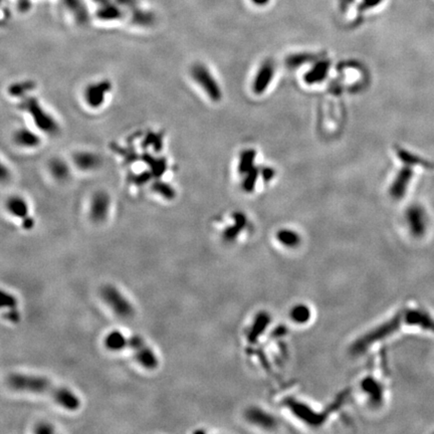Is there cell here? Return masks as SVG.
Here are the masks:
<instances>
[{"mask_svg": "<svg viewBox=\"0 0 434 434\" xmlns=\"http://www.w3.org/2000/svg\"><path fill=\"white\" fill-rule=\"evenodd\" d=\"M7 385L17 391H24L41 394L50 397L60 406L70 410H77L81 406V400L70 389L56 385L49 379L37 375L13 373L7 377Z\"/></svg>", "mask_w": 434, "mask_h": 434, "instance_id": "cell-1", "label": "cell"}, {"mask_svg": "<svg viewBox=\"0 0 434 434\" xmlns=\"http://www.w3.org/2000/svg\"><path fill=\"white\" fill-rule=\"evenodd\" d=\"M104 343L107 349L115 352L130 349L138 363L148 370H154L159 365L155 353L139 335L126 337L119 331H113L107 335Z\"/></svg>", "mask_w": 434, "mask_h": 434, "instance_id": "cell-2", "label": "cell"}, {"mask_svg": "<svg viewBox=\"0 0 434 434\" xmlns=\"http://www.w3.org/2000/svg\"><path fill=\"white\" fill-rule=\"evenodd\" d=\"M22 109L28 114L34 126L48 135H56L60 132V125L54 117L41 104L36 97L27 96L21 102Z\"/></svg>", "mask_w": 434, "mask_h": 434, "instance_id": "cell-3", "label": "cell"}, {"mask_svg": "<svg viewBox=\"0 0 434 434\" xmlns=\"http://www.w3.org/2000/svg\"><path fill=\"white\" fill-rule=\"evenodd\" d=\"M192 81L200 88L206 96L213 103L222 100V90L209 68L203 63H195L189 70Z\"/></svg>", "mask_w": 434, "mask_h": 434, "instance_id": "cell-4", "label": "cell"}, {"mask_svg": "<svg viewBox=\"0 0 434 434\" xmlns=\"http://www.w3.org/2000/svg\"><path fill=\"white\" fill-rule=\"evenodd\" d=\"M103 301L122 319H131L134 317L135 310L133 305L126 299L125 295L115 286L106 285L100 290Z\"/></svg>", "mask_w": 434, "mask_h": 434, "instance_id": "cell-5", "label": "cell"}, {"mask_svg": "<svg viewBox=\"0 0 434 434\" xmlns=\"http://www.w3.org/2000/svg\"><path fill=\"white\" fill-rule=\"evenodd\" d=\"M112 91V83L109 80H101L88 85L84 91V100L91 109L101 108L107 96Z\"/></svg>", "mask_w": 434, "mask_h": 434, "instance_id": "cell-6", "label": "cell"}, {"mask_svg": "<svg viewBox=\"0 0 434 434\" xmlns=\"http://www.w3.org/2000/svg\"><path fill=\"white\" fill-rule=\"evenodd\" d=\"M405 218L408 228L414 238H422L428 226V216L425 209L419 204H413L408 207Z\"/></svg>", "mask_w": 434, "mask_h": 434, "instance_id": "cell-7", "label": "cell"}, {"mask_svg": "<svg viewBox=\"0 0 434 434\" xmlns=\"http://www.w3.org/2000/svg\"><path fill=\"white\" fill-rule=\"evenodd\" d=\"M111 208V197L105 191L96 192L90 205V218L95 223L104 222L109 215Z\"/></svg>", "mask_w": 434, "mask_h": 434, "instance_id": "cell-8", "label": "cell"}, {"mask_svg": "<svg viewBox=\"0 0 434 434\" xmlns=\"http://www.w3.org/2000/svg\"><path fill=\"white\" fill-rule=\"evenodd\" d=\"M6 209L7 211L17 217V218L22 219L23 221V227L24 229H31L34 225V220L32 217L29 215V207L24 198L19 195H13L10 196L6 201Z\"/></svg>", "mask_w": 434, "mask_h": 434, "instance_id": "cell-9", "label": "cell"}, {"mask_svg": "<svg viewBox=\"0 0 434 434\" xmlns=\"http://www.w3.org/2000/svg\"><path fill=\"white\" fill-rule=\"evenodd\" d=\"M274 75V67L270 62H265L261 68L256 72L253 83H252V91L255 95L264 94L269 87L272 82Z\"/></svg>", "mask_w": 434, "mask_h": 434, "instance_id": "cell-10", "label": "cell"}, {"mask_svg": "<svg viewBox=\"0 0 434 434\" xmlns=\"http://www.w3.org/2000/svg\"><path fill=\"white\" fill-rule=\"evenodd\" d=\"M413 177L412 169L409 167L401 168V170L396 174L395 178L393 179L390 186V195L395 199H400L406 194L409 184L411 183Z\"/></svg>", "mask_w": 434, "mask_h": 434, "instance_id": "cell-11", "label": "cell"}, {"mask_svg": "<svg viewBox=\"0 0 434 434\" xmlns=\"http://www.w3.org/2000/svg\"><path fill=\"white\" fill-rule=\"evenodd\" d=\"M73 164L78 169L85 172L96 170L101 165V158L94 152L90 151H78L73 157Z\"/></svg>", "mask_w": 434, "mask_h": 434, "instance_id": "cell-12", "label": "cell"}, {"mask_svg": "<svg viewBox=\"0 0 434 434\" xmlns=\"http://www.w3.org/2000/svg\"><path fill=\"white\" fill-rule=\"evenodd\" d=\"M12 138L18 147L24 149H34L42 143V138L34 131L27 128H19L15 130Z\"/></svg>", "mask_w": 434, "mask_h": 434, "instance_id": "cell-13", "label": "cell"}, {"mask_svg": "<svg viewBox=\"0 0 434 434\" xmlns=\"http://www.w3.org/2000/svg\"><path fill=\"white\" fill-rule=\"evenodd\" d=\"M1 307L3 309H7V313L4 314V317L10 321L11 323H18L19 319H21V314L17 310V300L9 292H6L4 290L1 291Z\"/></svg>", "mask_w": 434, "mask_h": 434, "instance_id": "cell-14", "label": "cell"}, {"mask_svg": "<svg viewBox=\"0 0 434 434\" xmlns=\"http://www.w3.org/2000/svg\"><path fill=\"white\" fill-rule=\"evenodd\" d=\"M48 170L50 175L57 181L67 180L71 174L70 166L63 159H60V158H54V159L50 160L48 164Z\"/></svg>", "mask_w": 434, "mask_h": 434, "instance_id": "cell-15", "label": "cell"}, {"mask_svg": "<svg viewBox=\"0 0 434 434\" xmlns=\"http://www.w3.org/2000/svg\"><path fill=\"white\" fill-rule=\"evenodd\" d=\"M330 65L326 61H321L315 64L312 70H310L305 76V82L308 84H318L323 82L324 78L327 75V72L329 71Z\"/></svg>", "mask_w": 434, "mask_h": 434, "instance_id": "cell-16", "label": "cell"}, {"mask_svg": "<svg viewBox=\"0 0 434 434\" xmlns=\"http://www.w3.org/2000/svg\"><path fill=\"white\" fill-rule=\"evenodd\" d=\"M256 153L253 150H246L243 151L241 154L240 157V162H239V171L241 174H246L248 173L252 167H253V163H254V159H255Z\"/></svg>", "mask_w": 434, "mask_h": 434, "instance_id": "cell-17", "label": "cell"}, {"mask_svg": "<svg viewBox=\"0 0 434 434\" xmlns=\"http://www.w3.org/2000/svg\"><path fill=\"white\" fill-rule=\"evenodd\" d=\"M152 189L156 194L160 195L161 197H163V198L168 199V200L174 199L175 196H176V192H175L174 188L172 186H170V184H167L162 181L155 183L152 186Z\"/></svg>", "mask_w": 434, "mask_h": 434, "instance_id": "cell-18", "label": "cell"}, {"mask_svg": "<svg viewBox=\"0 0 434 434\" xmlns=\"http://www.w3.org/2000/svg\"><path fill=\"white\" fill-rule=\"evenodd\" d=\"M33 88V84L31 82H21V83H15L13 85L10 86L9 88V94L11 96H21V97H25L27 96V93L29 91H31Z\"/></svg>", "mask_w": 434, "mask_h": 434, "instance_id": "cell-19", "label": "cell"}, {"mask_svg": "<svg viewBox=\"0 0 434 434\" xmlns=\"http://www.w3.org/2000/svg\"><path fill=\"white\" fill-rule=\"evenodd\" d=\"M279 240L281 241V242L287 244V245H294L299 242V235L289 229H284L281 230L278 234Z\"/></svg>", "mask_w": 434, "mask_h": 434, "instance_id": "cell-20", "label": "cell"}, {"mask_svg": "<svg viewBox=\"0 0 434 434\" xmlns=\"http://www.w3.org/2000/svg\"><path fill=\"white\" fill-rule=\"evenodd\" d=\"M308 317H309V312H308L307 308L305 309L304 307H297L292 312V318L297 321V323L298 322L301 323L305 320L307 321Z\"/></svg>", "mask_w": 434, "mask_h": 434, "instance_id": "cell-21", "label": "cell"}, {"mask_svg": "<svg viewBox=\"0 0 434 434\" xmlns=\"http://www.w3.org/2000/svg\"><path fill=\"white\" fill-rule=\"evenodd\" d=\"M383 0H362V2L359 6V11L360 12H365L369 9H373L376 6L380 5L382 3Z\"/></svg>", "mask_w": 434, "mask_h": 434, "instance_id": "cell-22", "label": "cell"}, {"mask_svg": "<svg viewBox=\"0 0 434 434\" xmlns=\"http://www.w3.org/2000/svg\"><path fill=\"white\" fill-rule=\"evenodd\" d=\"M53 431H54L53 427L51 425L48 424V423L38 424L35 427V429H34L35 433H41V434H43V433H52Z\"/></svg>", "mask_w": 434, "mask_h": 434, "instance_id": "cell-23", "label": "cell"}, {"mask_svg": "<svg viewBox=\"0 0 434 434\" xmlns=\"http://www.w3.org/2000/svg\"><path fill=\"white\" fill-rule=\"evenodd\" d=\"M251 2L258 6H265L270 2V0H251Z\"/></svg>", "mask_w": 434, "mask_h": 434, "instance_id": "cell-24", "label": "cell"}, {"mask_svg": "<svg viewBox=\"0 0 434 434\" xmlns=\"http://www.w3.org/2000/svg\"><path fill=\"white\" fill-rule=\"evenodd\" d=\"M340 1V6H341V9H347V7L351 4V2H352V0H339Z\"/></svg>", "mask_w": 434, "mask_h": 434, "instance_id": "cell-25", "label": "cell"}]
</instances>
